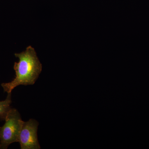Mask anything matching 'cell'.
Segmentation results:
<instances>
[{
	"instance_id": "4",
	"label": "cell",
	"mask_w": 149,
	"mask_h": 149,
	"mask_svg": "<svg viewBox=\"0 0 149 149\" xmlns=\"http://www.w3.org/2000/svg\"><path fill=\"white\" fill-rule=\"evenodd\" d=\"M12 103L11 93L8 94L6 99L5 100L0 101V119L5 120L10 110Z\"/></svg>"
},
{
	"instance_id": "2",
	"label": "cell",
	"mask_w": 149,
	"mask_h": 149,
	"mask_svg": "<svg viewBox=\"0 0 149 149\" xmlns=\"http://www.w3.org/2000/svg\"><path fill=\"white\" fill-rule=\"evenodd\" d=\"M4 124L0 127V149H6L12 143L18 142L19 135L23 121L17 109L11 108Z\"/></svg>"
},
{
	"instance_id": "3",
	"label": "cell",
	"mask_w": 149,
	"mask_h": 149,
	"mask_svg": "<svg viewBox=\"0 0 149 149\" xmlns=\"http://www.w3.org/2000/svg\"><path fill=\"white\" fill-rule=\"evenodd\" d=\"M38 125L39 123L35 119L23 121L18 140L21 149L41 148L37 137Z\"/></svg>"
},
{
	"instance_id": "1",
	"label": "cell",
	"mask_w": 149,
	"mask_h": 149,
	"mask_svg": "<svg viewBox=\"0 0 149 149\" xmlns=\"http://www.w3.org/2000/svg\"><path fill=\"white\" fill-rule=\"evenodd\" d=\"M15 55L19 59L14 65L15 77L11 82L1 84L4 91L8 94L19 85H34L42 71V63L32 46H28L26 50Z\"/></svg>"
}]
</instances>
